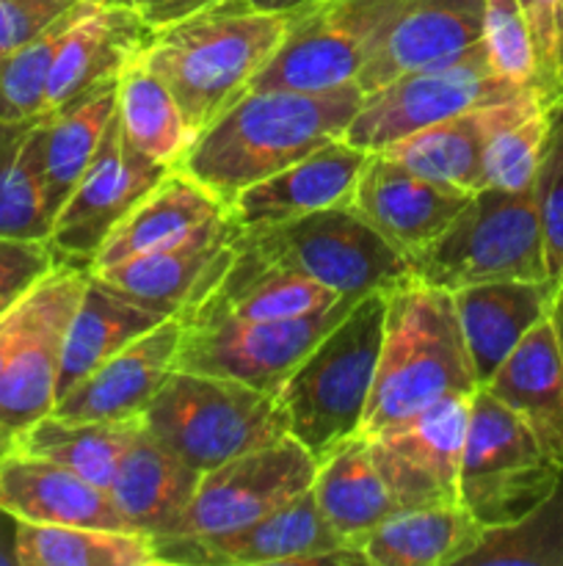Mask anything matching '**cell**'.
<instances>
[{
	"label": "cell",
	"instance_id": "10",
	"mask_svg": "<svg viewBox=\"0 0 563 566\" xmlns=\"http://www.w3.org/2000/svg\"><path fill=\"white\" fill-rule=\"evenodd\" d=\"M406 0H307L287 11V31L252 88H320L357 75Z\"/></svg>",
	"mask_w": 563,
	"mask_h": 566
},
{
	"label": "cell",
	"instance_id": "4",
	"mask_svg": "<svg viewBox=\"0 0 563 566\" xmlns=\"http://www.w3.org/2000/svg\"><path fill=\"white\" fill-rule=\"evenodd\" d=\"M386 293L359 298L276 392L287 434L318 462L362 431L379 370Z\"/></svg>",
	"mask_w": 563,
	"mask_h": 566
},
{
	"label": "cell",
	"instance_id": "31",
	"mask_svg": "<svg viewBox=\"0 0 563 566\" xmlns=\"http://www.w3.org/2000/svg\"><path fill=\"white\" fill-rule=\"evenodd\" d=\"M226 210L215 193L185 171L171 169L103 243L88 271H103L144 252L174 243Z\"/></svg>",
	"mask_w": 563,
	"mask_h": 566
},
{
	"label": "cell",
	"instance_id": "37",
	"mask_svg": "<svg viewBox=\"0 0 563 566\" xmlns=\"http://www.w3.org/2000/svg\"><path fill=\"white\" fill-rule=\"evenodd\" d=\"M116 119L125 136L149 158L174 169L191 144L180 105L171 97L166 83L147 64L132 59L119 72L116 86Z\"/></svg>",
	"mask_w": 563,
	"mask_h": 566
},
{
	"label": "cell",
	"instance_id": "32",
	"mask_svg": "<svg viewBox=\"0 0 563 566\" xmlns=\"http://www.w3.org/2000/svg\"><path fill=\"white\" fill-rule=\"evenodd\" d=\"M312 495L326 523L357 547H362L370 531L379 528L390 514L401 512L370 457L368 437L362 434L346 440L318 462Z\"/></svg>",
	"mask_w": 563,
	"mask_h": 566
},
{
	"label": "cell",
	"instance_id": "38",
	"mask_svg": "<svg viewBox=\"0 0 563 566\" xmlns=\"http://www.w3.org/2000/svg\"><path fill=\"white\" fill-rule=\"evenodd\" d=\"M20 566H149L158 564L152 539L136 531L20 523Z\"/></svg>",
	"mask_w": 563,
	"mask_h": 566
},
{
	"label": "cell",
	"instance_id": "8",
	"mask_svg": "<svg viewBox=\"0 0 563 566\" xmlns=\"http://www.w3.org/2000/svg\"><path fill=\"white\" fill-rule=\"evenodd\" d=\"M241 232L270 260L290 265L337 296L390 293L414 280L406 254L370 227L351 202Z\"/></svg>",
	"mask_w": 563,
	"mask_h": 566
},
{
	"label": "cell",
	"instance_id": "47",
	"mask_svg": "<svg viewBox=\"0 0 563 566\" xmlns=\"http://www.w3.org/2000/svg\"><path fill=\"white\" fill-rule=\"evenodd\" d=\"M219 3H224V0H132V9L152 31H163V28L188 20L199 11L213 9Z\"/></svg>",
	"mask_w": 563,
	"mask_h": 566
},
{
	"label": "cell",
	"instance_id": "49",
	"mask_svg": "<svg viewBox=\"0 0 563 566\" xmlns=\"http://www.w3.org/2000/svg\"><path fill=\"white\" fill-rule=\"evenodd\" d=\"M550 321H552V329H555L557 346H561V352H563V276L557 280V291H555V302H552V310H550Z\"/></svg>",
	"mask_w": 563,
	"mask_h": 566
},
{
	"label": "cell",
	"instance_id": "1",
	"mask_svg": "<svg viewBox=\"0 0 563 566\" xmlns=\"http://www.w3.org/2000/svg\"><path fill=\"white\" fill-rule=\"evenodd\" d=\"M362 99L357 83L320 92L248 88L188 144L174 169L230 205L254 182L342 138Z\"/></svg>",
	"mask_w": 563,
	"mask_h": 566
},
{
	"label": "cell",
	"instance_id": "43",
	"mask_svg": "<svg viewBox=\"0 0 563 566\" xmlns=\"http://www.w3.org/2000/svg\"><path fill=\"white\" fill-rule=\"evenodd\" d=\"M535 50V88L550 105L563 103V0H519Z\"/></svg>",
	"mask_w": 563,
	"mask_h": 566
},
{
	"label": "cell",
	"instance_id": "26",
	"mask_svg": "<svg viewBox=\"0 0 563 566\" xmlns=\"http://www.w3.org/2000/svg\"><path fill=\"white\" fill-rule=\"evenodd\" d=\"M202 473L155 440L144 426L121 453L110 479V501L130 531L158 539L174 534Z\"/></svg>",
	"mask_w": 563,
	"mask_h": 566
},
{
	"label": "cell",
	"instance_id": "11",
	"mask_svg": "<svg viewBox=\"0 0 563 566\" xmlns=\"http://www.w3.org/2000/svg\"><path fill=\"white\" fill-rule=\"evenodd\" d=\"M362 296L307 315L274 321H219V324H182L177 370L219 376L276 396L315 343Z\"/></svg>",
	"mask_w": 563,
	"mask_h": 566
},
{
	"label": "cell",
	"instance_id": "52",
	"mask_svg": "<svg viewBox=\"0 0 563 566\" xmlns=\"http://www.w3.org/2000/svg\"><path fill=\"white\" fill-rule=\"evenodd\" d=\"M92 3H99V6H132V0H92Z\"/></svg>",
	"mask_w": 563,
	"mask_h": 566
},
{
	"label": "cell",
	"instance_id": "44",
	"mask_svg": "<svg viewBox=\"0 0 563 566\" xmlns=\"http://www.w3.org/2000/svg\"><path fill=\"white\" fill-rule=\"evenodd\" d=\"M47 241L0 238V304H11L59 265Z\"/></svg>",
	"mask_w": 563,
	"mask_h": 566
},
{
	"label": "cell",
	"instance_id": "33",
	"mask_svg": "<svg viewBox=\"0 0 563 566\" xmlns=\"http://www.w3.org/2000/svg\"><path fill=\"white\" fill-rule=\"evenodd\" d=\"M497 105L500 103L480 105L467 114L453 116V119L436 122V125L423 127V130L412 133V136L379 149V153L397 160L419 177L447 182V186L472 193L480 191L486 186L484 144L497 116Z\"/></svg>",
	"mask_w": 563,
	"mask_h": 566
},
{
	"label": "cell",
	"instance_id": "22",
	"mask_svg": "<svg viewBox=\"0 0 563 566\" xmlns=\"http://www.w3.org/2000/svg\"><path fill=\"white\" fill-rule=\"evenodd\" d=\"M484 39V0H406L357 75L364 94Z\"/></svg>",
	"mask_w": 563,
	"mask_h": 566
},
{
	"label": "cell",
	"instance_id": "39",
	"mask_svg": "<svg viewBox=\"0 0 563 566\" xmlns=\"http://www.w3.org/2000/svg\"><path fill=\"white\" fill-rule=\"evenodd\" d=\"M563 566V470L555 486L511 525L486 528L464 566Z\"/></svg>",
	"mask_w": 563,
	"mask_h": 566
},
{
	"label": "cell",
	"instance_id": "53",
	"mask_svg": "<svg viewBox=\"0 0 563 566\" xmlns=\"http://www.w3.org/2000/svg\"><path fill=\"white\" fill-rule=\"evenodd\" d=\"M6 307H9V304H0V313H3V310H6Z\"/></svg>",
	"mask_w": 563,
	"mask_h": 566
},
{
	"label": "cell",
	"instance_id": "28",
	"mask_svg": "<svg viewBox=\"0 0 563 566\" xmlns=\"http://www.w3.org/2000/svg\"><path fill=\"white\" fill-rule=\"evenodd\" d=\"M166 318H174V315L158 313V310L136 302V298L125 296L88 271L86 291H83L81 302L72 313L70 326H66L55 401L72 385H77L83 376L97 370L105 359L119 354L121 348L136 343L147 332H152Z\"/></svg>",
	"mask_w": 563,
	"mask_h": 566
},
{
	"label": "cell",
	"instance_id": "9",
	"mask_svg": "<svg viewBox=\"0 0 563 566\" xmlns=\"http://www.w3.org/2000/svg\"><path fill=\"white\" fill-rule=\"evenodd\" d=\"M522 92L528 88L502 81L491 70L480 39L464 53L419 66L364 94L342 138L359 149L379 153L423 127L453 119L480 105L502 103Z\"/></svg>",
	"mask_w": 563,
	"mask_h": 566
},
{
	"label": "cell",
	"instance_id": "19",
	"mask_svg": "<svg viewBox=\"0 0 563 566\" xmlns=\"http://www.w3.org/2000/svg\"><path fill=\"white\" fill-rule=\"evenodd\" d=\"M342 296L298 274L290 265L276 263L259 252L243 232L235 249L202 302L182 315V324H219V321H274L307 315L340 302Z\"/></svg>",
	"mask_w": 563,
	"mask_h": 566
},
{
	"label": "cell",
	"instance_id": "12",
	"mask_svg": "<svg viewBox=\"0 0 563 566\" xmlns=\"http://www.w3.org/2000/svg\"><path fill=\"white\" fill-rule=\"evenodd\" d=\"M152 547L160 566H368L362 547L326 523L312 490L230 534L158 536Z\"/></svg>",
	"mask_w": 563,
	"mask_h": 566
},
{
	"label": "cell",
	"instance_id": "2",
	"mask_svg": "<svg viewBox=\"0 0 563 566\" xmlns=\"http://www.w3.org/2000/svg\"><path fill=\"white\" fill-rule=\"evenodd\" d=\"M287 14L224 0L208 11L155 31L141 61L180 105L191 142L254 86L279 50Z\"/></svg>",
	"mask_w": 563,
	"mask_h": 566
},
{
	"label": "cell",
	"instance_id": "24",
	"mask_svg": "<svg viewBox=\"0 0 563 566\" xmlns=\"http://www.w3.org/2000/svg\"><path fill=\"white\" fill-rule=\"evenodd\" d=\"M555 291V280H500L453 293L458 324L480 387L541 321L550 318Z\"/></svg>",
	"mask_w": 563,
	"mask_h": 566
},
{
	"label": "cell",
	"instance_id": "40",
	"mask_svg": "<svg viewBox=\"0 0 563 566\" xmlns=\"http://www.w3.org/2000/svg\"><path fill=\"white\" fill-rule=\"evenodd\" d=\"M83 3L86 0L72 6L64 17H59L31 42L0 55V122L36 119L47 111L50 70H53L61 39Z\"/></svg>",
	"mask_w": 563,
	"mask_h": 566
},
{
	"label": "cell",
	"instance_id": "15",
	"mask_svg": "<svg viewBox=\"0 0 563 566\" xmlns=\"http://www.w3.org/2000/svg\"><path fill=\"white\" fill-rule=\"evenodd\" d=\"M469 398L436 401L368 437L370 457L397 509L458 503Z\"/></svg>",
	"mask_w": 563,
	"mask_h": 566
},
{
	"label": "cell",
	"instance_id": "7",
	"mask_svg": "<svg viewBox=\"0 0 563 566\" xmlns=\"http://www.w3.org/2000/svg\"><path fill=\"white\" fill-rule=\"evenodd\" d=\"M561 470L508 403L486 387L472 392L458 468V503L484 528L511 525L530 512L555 486Z\"/></svg>",
	"mask_w": 563,
	"mask_h": 566
},
{
	"label": "cell",
	"instance_id": "3",
	"mask_svg": "<svg viewBox=\"0 0 563 566\" xmlns=\"http://www.w3.org/2000/svg\"><path fill=\"white\" fill-rule=\"evenodd\" d=\"M453 293L408 280L386 293L379 370L359 434L375 431L445 398L478 390Z\"/></svg>",
	"mask_w": 563,
	"mask_h": 566
},
{
	"label": "cell",
	"instance_id": "16",
	"mask_svg": "<svg viewBox=\"0 0 563 566\" xmlns=\"http://www.w3.org/2000/svg\"><path fill=\"white\" fill-rule=\"evenodd\" d=\"M88 269L59 263L42 280V304L25 340L0 374V429L17 437L55 407L66 326L86 291Z\"/></svg>",
	"mask_w": 563,
	"mask_h": 566
},
{
	"label": "cell",
	"instance_id": "5",
	"mask_svg": "<svg viewBox=\"0 0 563 566\" xmlns=\"http://www.w3.org/2000/svg\"><path fill=\"white\" fill-rule=\"evenodd\" d=\"M141 426L196 473L287 437L274 396L177 368L144 409Z\"/></svg>",
	"mask_w": 563,
	"mask_h": 566
},
{
	"label": "cell",
	"instance_id": "51",
	"mask_svg": "<svg viewBox=\"0 0 563 566\" xmlns=\"http://www.w3.org/2000/svg\"><path fill=\"white\" fill-rule=\"evenodd\" d=\"M11 448H14V437H11V434H6V431L0 429V459H3L6 453L11 451Z\"/></svg>",
	"mask_w": 563,
	"mask_h": 566
},
{
	"label": "cell",
	"instance_id": "17",
	"mask_svg": "<svg viewBox=\"0 0 563 566\" xmlns=\"http://www.w3.org/2000/svg\"><path fill=\"white\" fill-rule=\"evenodd\" d=\"M237 232L241 227L235 224L230 210H224L180 241L92 274L158 313L182 318L202 302L204 293L226 269Z\"/></svg>",
	"mask_w": 563,
	"mask_h": 566
},
{
	"label": "cell",
	"instance_id": "27",
	"mask_svg": "<svg viewBox=\"0 0 563 566\" xmlns=\"http://www.w3.org/2000/svg\"><path fill=\"white\" fill-rule=\"evenodd\" d=\"M484 387L530 426L546 457L563 468V352L550 318L513 348Z\"/></svg>",
	"mask_w": 563,
	"mask_h": 566
},
{
	"label": "cell",
	"instance_id": "50",
	"mask_svg": "<svg viewBox=\"0 0 563 566\" xmlns=\"http://www.w3.org/2000/svg\"><path fill=\"white\" fill-rule=\"evenodd\" d=\"M254 9L259 11H274V14H287V11H296L298 6H304L307 0H246Z\"/></svg>",
	"mask_w": 563,
	"mask_h": 566
},
{
	"label": "cell",
	"instance_id": "35",
	"mask_svg": "<svg viewBox=\"0 0 563 566\" xmlns=\"http://www.w3.org/2000/svg\"><path fill=\"white\" fill-rule=\"evenodd\" d=\"M550 119L552 105L541 97L539 88H528L497 105V116L484 144L486 186L508 193L533 191Z\"/></svg>",
	"mask_w": 563,
	"mask_h": 566
},
{
	"label": "cell",
	"instance_id": "48",
	"mask_svg": "<svg viewBox=\"0 0 563 566\" xmlns=\"http://www.w3.org/2000/svg\"><path fill=\"white\" fill-rule=\"evenodd\" d=\"M17 528H20V520L0 503V566H20L17 562Z\"/></svg>",
	"mask_w": 563,
	"mask_h": 566
},
{
	"label": "cell",
	"instance_id": "14",
	"mask_svg": "<svg viewBox=\"0 0 563 566\" xmlns=\"http://www.w3.org/2000/svg\"><path fill=\"white\" fill-rule=\"evenodd\" d=\"M318 459L290 434L208 470L169 536H219L312 490Z\"/></svg>",
	"mask_w": 563,
	"mask_h": 566
},
{
	"label": "cell",
	"instance_id": "41",
	"mask_svg": "<svg viewBox=\"0 0 563 566\" xmlns=\"http://www.w3.org/2000/svg\"><path fill=\"white\" fill-rule=\"evenodd\" d=\"M484 48L502 81L535 88V50L519 0H484Z\"/></svg>",
	"mask_w": 563,
	"mask_h": 566
},
{
	"label": "cell",
	"instance_id": "45",
	"mask_svg": "<svg viewBox=\"0 0 563 566\" xmlns=\"http://www.w3.org/2000/svg\"><path fill=\"white\" fill-rule=\"evenodd\" d=\"M81 0H0V55L53 25Z\"/></svg>",
	"mask_w": 563,
	"mask_h": 566
},
{
	"label": "cell",
	"instance_id": "23",
	"mask_svg": "<svg viewBox=\"0 0 563 566\" xmlns=\"http://www.w3.org/2000/svg\"><path fill=\"white\" fill-rule=\"evenodd\" d=\"M0 503L20 523L130 531L108 490L20 448L0 459Z\"/></svg>",
	"mask_w": 563,
	"mask_h": 566
},
{
	"label": "cell",
	"instance_id": "34",
	"mask_svg": "<svg viewBox=\"0 0 563 566\" xmlns=\"http://www.w3.org/2000/svg\"><path fill=\"white\" fill-rule=\"evenodd\" d=\"M138 420H66L44 415L14 437V448L50 459L108 490L121 453L136 437Z\"/></svg>",
	"mask_w": 563,
	"mask_h": 566
},
{
	"label": "cell",
	"instance_id": "29",
	"mask_svg": "<svg viewBox=\"0 0 563 566\" xmlns=\"http://www.w3.org/2000/svg\"><path fill=\"white\" fill-rule=\"evenodd\" d=\"M116 86L119 75L105 77L77 97L61 103L59 108L44 111L39 119L44 199H47L50 219H55L61 205L97 155L99 142L116 114Z\"/></svg>",
	"mask_w": 563,
	"mask_h": 566
},
{
	"label": "cell",
	"instance_id": "36",
	"mask_svg": "<svg viewBox=\"0 0 563 566\" xmlns=\"http://www.w3.org/2000/svg\"><path fill=\"white\" fill-rule=\"evenodd\" d=\"M39 119L0 122V238H50Z\"/></svg>",
	"mask_w": 563,
	"mask_h": 566
},
{
	"label": "cell",
	"instance_id": "21",
	"mask_svg": "<svg viewBox=\"0 0 563 566\" xmlns=\"http://www.w3.org/2000/svg\"><path fill=\"white\" fill-rule=\"evenodd\" d=\"M368 158V149L334 138L287 169L248 186L226 205V210L241 230H259L331 205L351 202Z\"/></svg>",
	"mask_w": 563,
	"mask_h": 566
},
{
	"label": "cell",
	"instance_id": "6",
	"mask_svg": "<svg viewBox=\"0 0 563 566\" xmlns=\"http://www.w3.org/2000/svg\"><path fill=\"white\" fill-rule=\"evenodd\" d=\"M408 263L414 280L447 293L480 282L550 280L535 193L480 188Z\"/></svg>",
	"mask_w": 563,
	"mask_h": 566
},
{
	"label": "cell",
	"instance_id": "25",
	"mask_svg": "<svg viewBox=\"0 0 563 566\" xmlns=\"http://www.w3.org/2000/svg\"><path fill=\"white\" fill-rule=\"evenodd\" d=\"M152 28L132 6L86 0L66 28L47 83V111L77 97L105 77H116L147 50Z\"/></svg>",
	"mask_w": 563,
	"mask_h": 566
},
{
	"label": "cell",
	"instance_id": "13",
	"mask_svg": "<svg viewBox=\"0 0 563 566\" xmlns=\"http://www.w3.org/2000/svg\"><path fill=\"white\" fill-rule=\"evenodd\" d=\"M171 166L144 155L110 119L97 155L55 213L47 243L61 263L88 269L116 227L163 180Z\"/></svg>",
	"mask_w": 563,
	"mask_h": 566
},
{
	"label": "cell",
	"instance_id": "20",
	"mask_svg": "<svg viewBox=\"0 0 563 566\" xmlns=\"http://www.w3.org/2000/svg\"><path fill=\"white\" fill-rule=\"evenodd\" d=\"M180 337L182 321L177 315L166 318L72 385L50 415L66 420H138L177 368Z\"/></svg>",
	"mask_w": 563,
	"mask_h": 566
},
{
	"label": "cell",
	"instance_id": "30",
	"mask_svg": "<svg viewBox=\"0 0 563 566\" xmlns=\"http://www.w3.org/2000/svg\"><path fill=\"white\" fill-rule=\"evenodd\" d=\"M484 525L461 506L401 509L362 542L368 566H464L484 539Z\"/></svg>",
	"mask_w": 563,
	"mask_h": 566
},
{
	"label": "cell",
	"instance_id": "42",
	"mask_svg": "<svg viewBox=\"0 0 563 566\" xmlns=\"http://www.w3.org/2000/svg\"><path fill=\"white\" fill-rule=\"evenodd\" d=\"M535 208H539L544 254L550 280L563 276V103L552 105L550 133L535 175Z\"/></svg>",
	"mask_w": 563,
	"mask_h": 566
},
{
	"label": "cell",
	"instance_id": "46",
	"mask_svg": "<svg viewBox=\"0 0 563 566\" xmlns=\"http://www.w3.org/2000/svg\"><path fill=\"white\" fill-rule=\"evenodd\" d=\"M42 280L0 313V374H3L6 365L11 363V357L17 354L20 343L25 340L28 329H31L33 321H36L39 304H42Z\"/></svg>",
	"mask_w": 563,
	"mask_h": 566
},
{
	"label": "cell",
	"instance_id": "18",
	"mask_svg": "<svg viewBox=\"0 0 563 566\" xmlns=\"http://www.w3.org/2000/svg\"><path fill=\"white\" fill-rule=\"evenodd\" d=\"M469 197L472 191L419 177L384 153H370L351 208L412 260L456 219Z\"/></svg>",
	"mask_w": 563,
	"mask_h": 566
}]
</instances>
